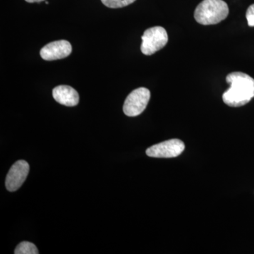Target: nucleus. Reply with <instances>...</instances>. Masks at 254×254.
<instances>
[{"instance_id":"f257e3e1","label":"nucleus","mask_w":254,"mask_h":254,"mask_svg":"<svg viewBox=\"0 0 254 254\" xmlns=\"http://www.w3.org/2000/svg\"><path fill=\"white\" fill-rule=\"evenodd\" d=\"M226 81L230 87L222 95V100L228 106H244L254 98V79L250 75L239 71L230 73Z\"/></svg>"},{"instance_id":"f03ea898","label":"nucleus","mask_w":254,"mask_h":254,"mask_svg":"<svg viewBox=\"0 0 254 254\" xmlns=\"http://www.w3.org/2000/svg\"><path fill=\"white\" fill-rule=\"evenodd\" d=\"M229 14L228 5L223 0H203L195 8V21L202 25L221 22Z\"/></svg>"},{"instance_id":"7ed1b4c3","label":"nucleus","mask_w":254,"mask_h":254,"mask_svg":"<svg viewBox=\"0 0 254 254\" xmlns=\"http://www.w3.org/2000/svg\"><path fill=\"white\" fill-rule=\"evenodd\" d=\"M141 50L145 55H152L163 49L168 42V33L161 26L148 28L141 37Z\"/></svg>"},{"instance_id":"20e7f679","label":"nucleus","mask_w":254,"mask_h":254,"mask_svg":"<svg viewBox=\"0 0 254 254\" xmlns=\"http://www.w3.org/2000/svg\"><path fill=\"white\" fill-rule=\"evenodd\" d=\"M150 92L148 88H137L127 97L123 106V111L128 117H136L141 115L148 105Z\"/></svg>"},{"instance_id":"39448f33","label":"nucleus","mask_w":254,"mask_h":254,"mask_svg":"<svg viewBox=\"0 0 254 254\" xmlns=\"http://www.w3.org/2000/svg\"><path fill=\"white\" fill-rule=\"evenodd\" d=\"M185 145L181 140L174 138L158 143L146 150V155L151 158H172L181 155Z\"/></svg>"},{"instance_id":"423d86ee","label":"nucleus","mask_w":254,"mask_h":254,"mask_svg":"<svg viewBox=\"0 0 254 254\" xmlns=\"http://www.w3.org/2000/svg\"><path fill=\"white\" fill-rule=\"evenodd\" d=\"M29 170V165L25 160L16 162L6 175L5 182L6 190L11 192L18 190L22 186L23 182L26 181Z\"/></svg>"},{"instance_id":"0eeeda50","label":"nucleus","mask_w":254,"mask_h":254,"mask_svg":"<svg viewBox=\"0 0 254 254\" xmlns=\"http://www.w3.org/2000/svg\"><path fill=\"white\" fill-rule=\"evenodd\" d=\"M72 51L69 42L61 40L48 43L41 50V58L47 61L61 60L67 58Z\"/></svg>"},{"instance_id":"6e6552de","label":"nucleus","mask_w":254,"mask_h":254,"mask_svg":"<svg viewBox=\"0 0 254 254\" xmlns=\"http://www.w3.org/2000/svg\"><path fill=\"white\" fill-rule=\"evenodd\" d=\"M53 96L58 103L65 106H76L79 102L78 92L72 87L65 85L55 87L53 91Z\"/></svg>"},{"instance_id":"1a4fd4ad","label":"nucleus","mask_w":254,"mask_h":254,"mask_svg":"<svg viewBox=\"0 0 254 254\" xmlns=\"http://www.w3.org/2000/svg\"><path fill=\"white\" fill-rule=\"evenodd\" d=\"M15 254H38V249L34 244L29 242H23L17 246L14 251Z\"/></svg>"},{"instance_id":"9d476101","label":"nucleus","mask_w":254,"mask_h":254,"mask_svg":"<svg viewBox=\"0 0 254 254\" xmlns=\"http://www.w3.org/2000/svg\"><path fill=\"white\" fill-rule=\"evenodd\" d=\"M136 0H101L105 6L113 9L125 7L134 2Z\"/></svg>"},{"instance_id":"9b49d317","label":"nucleus","mask_w":254,"mask_h":254,"mask_svg":"<svg viewBox=\"0 0 254 254\" xmlns=\"http://www.w3.org/2000/svg\"><path fill=\"white\" fill-rule=\"evenodd\" d=\"M246 17L248 21L249 26L250 27H254V4L251 5L247 9Z\"/></svg>"},{"instance_id":"f8f14e48","label":"nucleus","mask_w":254,"mask_h":254,"mask_svg":"<svg viewBox=\"0 0 254 254\" xmlns=\"http://www.w3.org/2000/svg\"><path fill=\"white\" fill-rule=\"evenodd\" d=\"M45 1V0H26V1L29 3H35V2H41V1Z\"/></svg>"},{"instance_id":"ddd939ff","label":"nucleus","mask_w":254,"mask_h":254,"mask_svg":"<svg viewBox=\"0 0 254 254\" xmlns=\"http://www.w3.org/2000/svg\"><path fill=\"white\" fill-rule=\"evenodd\" d=\"M46 4H49V2H48V1H46Z\"/></svg>"}]
</instances>
